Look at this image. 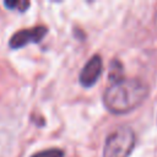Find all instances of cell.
Here are the masks:
<instances>
[{
  "label": "cell",
  "instance_id": "obj_1",
  "mask_svg": "<svg viewBox=\"0 0 157 157\" xmlns=\"http://www.w3.org/2000/svg\"><path fill=\"white\" fill-rule=\"evenodd\" d=\"M147 85L139 78H121L107 87L103 94L105 108L113 114H126L144 103Z\"/></svg>",
  "mask_w": 157,
  "mask_h": 157
},
{
  "label": "cell",
  "instance_id": "obj_2",
  "mask_svg": "<svg viewBox=\"0 0 157 157\" xmlns=\"http://www.w3.org/2000/svg\"><path fill=\"white\" fill-rule=\"evenodd\" d=\"M135 142L136 136L131 128H118L107 136L103 147V157H129L135 147Z\"/></svg>",
  "mask_w": 157,
  "mask_h": 157
},
{
  "label": "cell",
  "instance_id": "obj_3",
  "mask_svg": "<svg viewBox=\"0 0 157 157\" xmlns=\"http://www.w3.org/2000/svg\"><path fill=\"white\" fill-rule=\"evenodd\" d=\"M48 28L45 26H37L33 28H27V29H21L12 34L10 38L9 45L12 49H20L29 43H39L44 36L47 34Z\"/></svg>",
  "mask_w": 157,
  "mask_h": 157
},
{
  "label": "cell",
  "instance_id": "obj_4",
  "mask_svg": "<svg viewBox=\"0 0 157 157\" xmlns=\"http://www.w3.org/2000/svg\"><path fill=\"white\" fill-rule=\"evenodd\" d=\"M103 70V61L99 55H93L82 67L78 80L83 87H92L99 78Z\"/></svg>",
  "mask_w": 157,
  "mask_h": 157
},
{
  "label": "cell",
  "instance_id": "obj_5",
  "mask_svg": "<svg viewBox=\"0 0 157 157\" xmlns=\"http://www.w3.org/2000/svg\"><path fill=\"white\" fill-rule=\"evenodd\" d=\"M4 5L10 10H18V11L23 12L28 9L29 2L25 1V0H6L4 2Z\"/></svg>",
  "mask_w": 157,
  "mask_h": 157
},
{
  "label": "cell",
  "instance_id": "obj_6",
  "mask_svg": "<svg viewBox=\"0 0 157 157\" xmlns=\"http://www.w3.org/2000/svg\"><path fill=\"white\" fill-rule=\"evenodd\" d=\"M123 75V66L120 64V61H113L112 65H110V72H109V77L113 82L118 81V80H121Z\"/></svg>",
  "mask_w": 157,
  "mask_h": 157
},
{
  "label": "cell",
  "instance_id": "obj_7",
  "mask_svg": "<svg viewBox=\"0 0 157 157\" xmlns=\"http://www.w3.org/2000/svg\"><path fill=\"white\" fill-rule=\"evenodd\" d=\"M31 157H64V152L59 148H48V150L39 151L32 155Z\"/></svg>",
  "mask_w": 157,
  "mask_h": 157
}]
</instances>
